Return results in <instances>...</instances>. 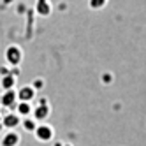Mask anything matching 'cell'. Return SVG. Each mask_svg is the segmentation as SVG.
<instances>
[{
  "mask_svg": "<svg viewBox=\"0 0 146 146\" xmlns=\"http://www.w3.org/2000/svg\"><path fill=\"white\" fill-rule=\"evenodd\" d=\"M19 121H21V118H19L16 113H9V114H5V116L0 120L2 127L4 129H9V130H14L18 125H19Z\"/></svg>",
  "mask_w": 146,
  "mask_h": 146,
  "instance_id": "obj_6",
  "label": "cell"
},
{
  "mask_svg": "<svg viewBox=\"0 0 146 146\" xmlns=\"http://www.w3.org/2000/svg\"><path fill=\"white\" fill-rule=\"evenodd\" d=\"M49 113H51V108L48 106V100L46 99H40L39 104L34 106V109H32V116H34L35 121H42V120H48Z\"/></svg>",
  "mask_w": 146,
  "mask_h": 146,
  "instance_id": "obj_3",
  "label": "cell"
},
{
  "mask_svg": "<svg viewBox=\"0 0 146 146\" xmlns=\"http://www.w3.org/2000/svg\"><path fill=\"white\" fill-rule=\"evenodd\" d=\"M13 2V0H4V4H11Z\"/></svg>",
  "mask_w": 146,
  "mask_h": 146,
  "instance_id": "obj_16",
  "label": "cell"
},
{
  "mask_svg": "<svg viewBox=\"0 0 146 146\" xmlns=\"http://www.w3.org/2000/svg\"><path fill=\"white\" fill-rule=\"evenodd\" d=\"M55 146H62V143H56V144H55Z\"/></svg>",
  "mask_w": 146,
  "mask_h": 146,
  "instance_id": "obj_18",
  "label": "cell"
},
{
  "mask_svg": "<svg viewBox=\"0 0 146 146\" xmlns=\"http://www.w3.org/2000/svg\"><path fill=\"white\" fill-rule=\"evenodd\" d=\"M0 74H2V76L11 74V69H9V67H0Z\"/></svg>",
  "mask_w": 146,
  "mask_h": 146,
  "instance_id": "obj_15",
  "label": "cell"
},
{
  "mask_svg": "<svg viewBox=\"0 0 146 146\" xmlns=\"http://www.w3.org/2000/svg\"><path fill=\"white\" fill-rule=\"evenodd\" d=\"M0 86H2V90H14L16 86V78L13 74H7V76H2V79H0Z\"/></svg>",
  "mask_w": 146,
  "mask_h": 146,
  "instance_id": "obj_10",
  "label": "cell"
},
{
  "mask_svg": "<svg viewBox=\"0 0 146 146\" xmlns=\"http://www.w3.org/2000/svg\"><path fill=\"white\" fill-rule=\"evenodd\" d=\"M0 120H2V114H0Z\"/></svg>",
  "mask_w": 146,
  "mask_h": 146,
  "instance_id": "obj_19",
  "label": "cell"
},
{
  "mask_svg": "<svg viewBox=\"0 0 146 146\" xmlns=\"http://www.w3.org/2000/svg\"><path fill=\"white\" fill-rule=\"evenodd\" d=\"M44 85H46V81H44L42 78H35V79H34V83H32L30 86H32L35 92H40V90L44 88Z\"/></svg>",
  "mask_w": 146,
  "mask_h": 146,
  "instance_id": "obj_13",
  "label": "cell"
},
{
  "mask_svg": "<svg viewBox=\"0 0 146 146\" xmlns=\"http://www.w3.org/2000/svg\"><path fill=\"white\" fill-rule=\"evenodd\" d=\"M100 81L104 83V85H111V83H113V74H111V72H102Z\"/></svg>",
  "mask_w": 146,
  "mask_h": 146,
  "instance_id": "obj_14",
  "label": "cell"
},
{
  "mask_svg": "<svg viewBox=\"0 0 146 146\" xmlns=\"http://www.w3.org/2000/svg\"><path fill=\"white\" fill-rule=\"evenodd\" d=\"M34 135H35V139L40 141V143H48L55 137V130L51 125L48 123H37V127L34 130Z\"/></svg>",
  "mask_w": 146,
  "mask_h": 146,
  "instance_id": "obj_2",
  "label": "cell"
},
{
  "mask_svg": "<svg viewBox=\"0 0 146 146\" xmlns=\"http://www.w3.org/2000/svg\"><path fill=\"white\" fill-rule=\"evenodd\" d=\"M5 60L9 67H19V64L23 62V49L16 44H11L5 49Z\"/></svg>",
  "mask_w": 146,
  "mask_h": 146,
  "instance_id": "obj_1",
  "label": "cell"
},
{
  "mask_svg": "<svg viewBox=\"0 0 146 146\" xmlns=\"http://www.w3.org/2000/svg\"><path fill=\"white\" fill-rule=\"evenodd\" d=\"M4 130V127H2V123H0V132H2Z\"/></svg>",
  "mask_w": 146,
  "mask_h": 146,
  "instance_id": "obj_17",
  "label": "cell"
},
{
  "mask_svg": "<svg viewBox=\"0 0 146 146\" xmlns=\"http://www.w3.org/2000/svg\"><path fill=\"white\" fill-rule=\"evenodd\" d=\"M37 95V92L30 86V85H23L21 88L16 90V97H18V102H32Z\"/></svg>",
  "mask_w": 146,
  "mask_h": 146,
  "instance_id": "obj_4",
  "label": "cell"
},
{
  "mask_svg": "<svg viewBox=\"0 0 146 146\" xmlns=\"http://www.w3.org/2000/svg\"><path fill=\"white\" fill-rule=\"evenodd\" d=\"M0 104H2L4 108H9L13 109L16 104H18V97H16V90H5L2 93V97H0Z\"/></svg>",
  "mask_w": 146,
  "mask_h": 146,
  "instance_id": "obj_5",
  "label": "cell"
},
{
  "mask_svg": "<svg viewBox=\"0 0 146 146\" xmlns=\"http://www.w3.org/2000/svg\"><path fill=\"white\" fill-rule=\"evenodd\" d=\"M14 108H16V114H18L19 118H27V116H32V109H34L32 102H18Z\"/></svg>",
  "mask_w": 146,
  "mask_h": 146,
  "instance_id": "obj_8",
  "label": "cell"
},
{
  "mask_svg": "<svg viewBox=\"0 0 146 146\" xmlns=\"http://www.w3.org/2000/svg\"><path fill=\"white\" fill-rule=\"evenodd\" d=\"M19 141H21V135H19L18 132L14 130H9L7 134H4V137H2V146H18Z\"/></svg>",
  "mask_w": 146,
  "mask_h": 146,
  "instance_id": "obj_7",
  "label": "cell"
},
{
  "mask_svg": "<svg viewBox=\"0 0 146 146\" xmlns=\"http://www.w3.org/2000/svg\"><path fill=\"white\" fill-rule=\"evenodd\" d=\"M108 5V0H88V7L93 11H100Z\"/></svg>",
  "mask_w": 146,
  "mask_h": 146,
  "instance_id": "obj_12",
  "label": "cell"
},
{
  "mask_svg": "<svg viewBox=\"0 0 146 146\" xmlns=\"http://www.w3.org/2000/svg\"><path fill=\"white\" fill-rule=\"evenodd\" d=\"M19 125H21V127H23V130H25V132H32V134H34L35 127H37V121H35L34 118L27 116V118H21V121H19Z\"/></svg>",
  "mask_w": 146,
  "mask_h": 146,
  "instance_id": "obj_11",
  "label": "cell"
},
{
  "mask_svg": "<svg viewBox=\"0 0 146 146\" xmlns=\"http://www.w3.org/2000/svg\"><path fill=\"white\" fill-rule=\"evenodd\" d=\"M51 11H53V5H51L49 0H37L35 4V13L39 16H49Z\"/></svg>",
  "mask_w": 146,
  "mask_h": 146,
  "instance_id": "obj_9",
  "label": "cell"
}]
</instances>
